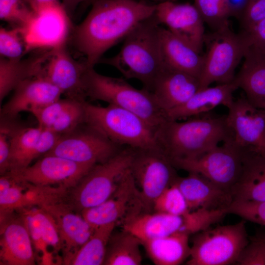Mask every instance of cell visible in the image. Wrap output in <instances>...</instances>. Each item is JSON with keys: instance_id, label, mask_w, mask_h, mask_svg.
I'll list each match as a JSON object with an SVG mask.
<instances>
[{"instance_id": "1", "label": "cell", "mask_w": 265, "mask_h": 265, "mask_svg": "<svg viewBox=\"0 0 265 265\" xmlns=\"http://www.w3.org/2000/svg\"><path fill=\"white\" fill-rule=\"evenodd\" d=\"M84 20L73 28L72 42L91 67L141 22L154 15L156 5L135 0H102L92 5Z\"/></svg>"}, {"instance_id": "2", "label": "cell", "mask_w": 265, "mask_h": 265, "mask_svg": "<svg viewBox=\"0 0 265 265\" xmlns=\"http://www.w3.org/2000/svg\"><path fill=\"white\" fill-rule=\"evenodd\" d=\"M156 135L159 147L170 160L197 158L234 138L227 115L207 113L183 122L168 119Z\"/></svg>"}, {"instance_id": "3", "label": "cell", "mask_w": 265, "mask_h": 265, "mask_svg": "<svg viewBox=\"0 0 265 265\" xmlns=\"http://www.w3.org/2000/svg\"><path fill=\"white\" fill-rule=\"evenodd\" d=\"M159 27L154 15L141 22L124 39L117 54L102 58L99 63L113 66L127 79L138 80L144 88L150 91L155 80L164 67Z\"/></svg>"}, {"instance_id": "4", "label": "cell", "mask_w": 265, "mask_h": 265, "mask_svg": "<svg viewBox=\"0 0 265 265\" xmlns=\"http://www.w3.org/2000/svg\"><path fill=\"white\" fill-rule=\"evenodd\" d=\"M84 108V124L114 144L133 149L159 147L156 130L133 112L113 105L101 106L86 101Z\"/></svg>"}, {"instance_id": "5", "label": "cell", "mask_w": 265, "mask_h": 265, "mask_svg": "<svg viewBox=\"0 0 265 265\" xmlns=\"http://www.w3.org/2000/svg\"><path fill=\"white\" fill-rule=\"evenodd\" d=\"M86 97L130 110L144 119L156 130L168 118L153 94L138 89L124 79L104 76L91 67L85 80Z\"/></svg>"}, {"instance_id": "6", "label": "cell", "mask_w": 265, "mask_h": 265, "mask_svg": "<svg viewBox=\"0 0 265 265\" xmlns=\"http://www.w3.org/2000/svg\"><path fill=\"white\" fill-rule=\"evenodd\" d=\"M132 157L133 149L128 147L95 165L68 190L63 201L79 213L104 202L113 194L130 169Z\"/></svg>"}, {"instance_id": "7", "label": "cell", "mask_w": 265, "mask_h": 265, "mask_svg": "<svg viewBox=\"0 0 265 265\" xmlns=\"http://www.w3.org/2000/svg\"><path fill=\"white\" fill-rule=\"evenodd\" d=\"M188 265L235 264L249 242L245 221L210 228L195 234Z\"/></svg>"}, {"instance_id": "8", "label": "cell", "mask_w": 265, "mask_h": 265, "mask_svg": "<svg viewBox=\"0 0 265 265\" xmlns=\"http://www.w3.org/2000/svg\"><path fill=\"white\" fill-rule=\"evenodd\" d=\"M209 39L207 53L199 78V89L214 82L222 84L233 81L235 70L244 54L240 34L235 33L228 22L215 29Z\"/></svg>"}, {"instance_id": "9", "label": "cell", "mask_w": 265, "mask_h": 265, "mask_svg": "<svg viewBox=\"0 0 265 265\" xmlns=\"http://www.w3.org/2000/svg\"><path fill=\"white\" fill-rule=\"evenodd\" d=\"M244 149L232 138L197 158L170 161L175 168L199 174L231 193L241 170Z\"/></svg>"}, {"instance_id": "10", "label": "cell", "mask_w": 265, "mask_h": 265, "mask_svg": "<svg viewBox=\"0 0 265 265\" xmlns=\"http://www.w3.org/2000/svg\"><path fill=\"white\" fill-rule=\"evenodd\" d=\"M132 149L130 170L143 207L148 212L178 175L175 168L159 147Z\"/></svg>"}, {"instance_id": "11", "label": "cell", "mask_w": 265, "mask_h": 265, "mask_svg": "<svg viewBox=\"0 0 265 265\" xmlns=\"http://www.w3.org/2000/svg\"><path fill=\"white\" fill-rule=\"evenodd\" d=\"M79 127L61 135L54 146L44 155H55L80 163L96 165L108 160L122 150L89 126L85 125L81 129Z\"/></svg>"}, {"instance_id": "12", "label": "cell", "mask_w": 265, "mask_h": 265, "mask_svg": "<svg viewBox=\"0 0 265 265\" xmlns=\"http://www.w3.org/2000/svg\"><path fill=\"white\" fill-rule=\"evenodd\" d=\"M95 165L80 163L55 155H44L23 171L8 174L17 181L44 186L74 187Z\"/></svg>"}, {"instance_id": "13", "label": "cell", "mask_w": 265, "mask_h": 265, "mask_svg": "<svg viewBox=\"0 0 265 265\" xmlns=\"http://www.w3.org/2000/svg\"><path fill=\"white\" fill-rule=\"evenodd\" d=\"M70 18L62 3L34 11L29 21L20 27L27 53L65 45L72 30Z\"/></svg>"}, {"instance_id": "14", "label": "cell", "mask_w": 265, "mask_h": 265, "mask_svg": "<svg viewBox=\"0 0 265 265\" xmlns=\"http://www.w3.org/2000/svg\"><path fill=\"white\" fill-rule=\"evenodd\" d=\"M91 67L85 61L75 60L68 52L66 44L51 49L41 76L58 87L67 98L85 101V80Z\"/></svg>"}, {"instance_id": "15", "label": "cell", "mask_w": 265, "mask_h": 265, "mask_svg": "<svg viewBox=\"0 0 265 265\" xmlns=\"http://www.w3.org/2000/svg\"><path fill=\"white\" fill-rule=\"evenodd\" d=\"M144 210L130 169L113 194L99 205L80 213L94 228L121 223L132 214Z\"/></svg>"}, {"instance_id": "16", "label": "cell", "mask_w": 265, "mask_h": 265, "mask_svg": "<svg viewBox=\"0 0 265 265\" xmlns=\"http://www.w3.org/2000/svg\"><path fill=\"white\" fill-rule=\"evenodd\" d=\"M158 23L200 53L205 41L204 21L195 5L167 0L156 5Z\"/></svg>"}, {"instance_id": "17", "label": "cell", "mask_w": 265, "mask_h": 265, "mask_svg": "<svg viewBox=\"0 0 265 265\" xmlns=\"http://www.w3.org/2000/svg\"><path fill=\"white\" fill-rule=\"evenodd\" d=\"M0 220V264L35 265L33 245L23 211L17 210Z\"/></svg>"}, {"instance_id": "18", "label": "cell", "mask_w": 265, "mask_h": 265, "mask_svg": "<svg viewBox=\"0 0 265 265\" xmlns=\"http://www.w3.org/2000/svg\"><path fill=\"white\" fill-rule=\"evenodd\" d=\"M228 108L227 119L235 141L240 146L265 151V110L242 96Z\"/></svg>"}, {"instance_id": "19", "label": "cell", "mask_w": 265, "mask_h": 265, "mask_svg": "<svg viewBox=\"0 0 265 265\" xmlns=\"http://www.w3.org/2000/svg\"><path fill=\"white\" fill-rule=\"evenodd\" d=\"M60 89L41 75L27 79L14 90L1 109V117L14 119L21 112L32 111L60 99Z\"/></svg>"}, {"instance_id": "20", "label": "cell", "mask_w": 265, "mask_h": 265, "mask_svg": "<svg viewBox=\"0 0 265 265\" xmlns=\"http://www.w3.org/2000/svg\"><path fill=\"white\" fill-rule=\"evenodd\" d=\"M199 89L198 78L164 66L155 80L150 92L166 113L185 103Z\"/></svg>"}, {"instance_id": "21", "label": "cell", "mask_w": 265, "mask_h": 265, "mask_svg": "<svg viewBox=\"0 0 265 265\" xmlns=\"http://www.w3.org/2000/svg\"><path fill=\"white\" fill-rule=\"evenodd\" d=\"M188 173L186 177L177 176L174 181L190 211L198 209L227 210L233 201L230 192L199 174Z\"/></svg>"}, {"instance_id": "22", "label": "cell", "mask_w": 265, "mask_h": 265, "mask_svg": "<svg viewBox=\"0 0 265 265\" xmlns=\"http://www.w3.org/2000/svg\"><path fill=\"white\" fill-rule=\"evenodd\" d=\"M39 207L47 211L55 221L61 241L63 257L79 249L95 229L80 213L74 211L63 200Z\"/></svg>"}, {"instance_id": "23", "label": "cell", "mask_w": 265, "mask_h": 265, "mask_svg": "<svg viewBox=\"0 0 265 265\" xmlns=\"http://www.w3.org/2000/svg\"><path fill=\"white\" fill-rule=\"evenodd\" d=\"M235 78L232 82L199 89L185 103L166 113L168 119H186L206 114L220 105L229 107L233 93L238 88Z\"/></svg>"}, {"instance_id": "24", "label": "cell", "mask_w": 265, "mask_h": 265, "mask_svg": "<svg viewBox=\"0 0 265 265\" xmlns=\"http://www.w3.org/2000/svg\"><path fill=\"white\" fill-rule=\"evenodd\" d=\"M231 194L233 200H265V151L244 148L241 170Z\"/></svg>"}, {"instance_id": "25", "label": "cell", "mask_w": 265, "mask_h": 265, "mask_svg": "<svg viewBox=\"0 0 265 265\" xmlns=\"http://www.w3.org/2000/svg\"><path fill=\"white\" fill-rule=\"evenodd\" d=\"M155 212L141 211L132 214L121 223L122 230L133 234L141 242L182 231L183 216Z\"/></svg>"}, {"instance_id": "26", "label": "cell", "mask_w": 265, "mask_h": 265, "mask_svg": "<svg viewBox=\"0 0 265 265\" xmlns=\"http://www.w3.org/2000/svg\"><path fill=\"white\" fill-rule=\"evenodd\" d=\"M159 33L164 66L187 73L199 79L204 65V55L202 56L167 28L159 26Z\"/></svg>"}, {"instance_id": "27", "label": "cell", "mask_w": 265, "mask_h": 265, "mask_svg": "<svg viewBox=\"0 0 265 265\" xmlns=\"http://www.w3.org/2000/svg\"><path fill=\"white\" fill-rule=\"evenodd\" d=\"M51 49L26 59L0 58V102L25 80L40 75Z\"/></svg>"}, {"instance_id": "28", "label": "cell", "mask_w": 265, "mask_h": 265, "mask_svg": "<svg viewBox=\"0 0 265 265\" xmlns=\"http://www.w3.org/2000/svg\"><path fill=\"white\" fill-rule=\"evenodd\" d=\"M5 125L9 133L10 144L9 168L6 174H14L27 168L38 158L36 144L42 128L39 126L18 127L10 122V120H7Z\"/></svg>"}, {"instance_id": "29", "label": "cell", "mask_w": 265, "mask_h": 265, "mask_svg": "<svg viewBox=\"0 0 265 265\" xmlns=\"http://www.w3.org/2000/svg\"><path fill=\"white\" fill-rule=\"evenodd\" d=\"M244 61L235 77L238 87L255 106L265 107V53L245 50Z\"/></svg>"}, {"instance_id": "30", "label": "cell", "mask_w": 265, "mask_h": 265, "mask_svg": "<svg viewBox=\"0 0 265 265\" xmlns=\"http://www.w3.org/2000/svg\"><path fill=\"white\" fill-rule=\"evenodd\" d=\"M190 235L178 231L167 236L142 242L151 261L157 265H178L188 258Z\"/></svg>"}, {"instance_id": "31", "label": "cell", "mask_w": 265, "mask_h": 265, "mask_svg": "<svg viewBox=\"0 0 265 265\" xmlns=\"http://www.w3.org/2000/svg\"><path fill=\"white\" fill-rule=\"evenodd\" d=\"M27 222L33 245L37 251L47 246L54 251L61 250V241L55 221L44 209L33 206L23 209Z\"/></svg>"}, {"instance_id": "32", "label": "cell", "mask_w": 265, "mask_h": 265, "mask_svg": "<svg viewBox=\"0 0 265 265\" xmlns=\"http://www.w3.org/2000/svg\"><path fill=\"white\" fill-rule=\"evenodd\" d=\"M116 223L96 228L89 238L73 253L63 257L67 265H101L104 264L107 244Z\"/></svg>"}, {"instance_id": "33", "label": "cell", "mask_w": 265, "mask_h": 265, "mask_svg": "<svg viewBox=\"0 0 265 265\" xmlns=\"http://www.w3.org/2000/svg\"><path fill=\"white\" fill-rule=\"evenodd\" d=\"M141 240L131 233L122 230L112 234L109 239L104 264L105 265H138L142 258Z\"/></svg>"}, {"instance_id": "34", "label": "cell", "mask_w": 265, "mask_h": 265, "mask_svg": "<svg viewBox=\"0 0 265 265\" xmlns=\"http://www.w3.org/2000/svg\"><path fill=\"white\" fill-rule=\"evenodd\" d=\"M153 209L155 212L179 216L190 212L183 194L174 181L155 200Z\"/></svg>"}, {"instance_id": "35", "label": "cell", "mask_w": 265, "mask_h": 265, "mask_svg": "<svg viewBox=\"0 0 265 265\" xmlns=\"http://www.w3.org/2000/svg\"><path fill=\"white\" fill-rule=\"evenodd\" d=\"M226 210L198 209L190 211L183 215L184 223L182 231L195 234L205 230L227 214Z\"/></svg>"}, {"instance_id": "36", "label": "cell", "mask_w": 265, "mask_h": 265, "mask_svg": "<svg viewBox=\"0 0 265 265\" xmlns=\"http://www.w3.org/2000/svg\"><path fill=\"white\" fill-rule=\"evenodd\" d=\"M194 5L204 22L215 29L228 22L231 13L229 0H195Z\"/></svg>"}, {"instance_id": "37", "label": "cell", "mask_w": 265, "mask_h": 265, "mask_svg": "<svg viewBox=\"0 0 265 265\" xmlns=\"http://www.w3.org/2000/svg\"><path fill=\"white\" fill-rule=\"evenodd\" d=\"M27 53L23 31L20 27L7 29L0 28V56L9 59H17Z\"/></svg>"}, {"instance_id": "38", "label": "cell", "mask_w": 265, "mask_h": 265, "mask_svg": "<svg viewBox=\"0 0 265 265\" xmlns=\"http://www.w3.org/2000/svg\"><path fill=\"white\" fill-rule=\"evenodd\" d=\"M34 11L24 0H0L1 20L22 27L32 17Z\"/></svg>"}, {"instance_id": "39", "label": "cell", "mask_w": 265, "mask_h": 265, "mask_svg": "<svg viewBox=\"0 0 265 265\" xmlns=\"http://www.w3.org/2000/svg\"><path fill=\"white\" fill-rule=\"evenodd\" d=\"M84 102L74 100L49 129L62 135L70 132L80 125L84 124Z\"/></svg>"}, {"instance_id": "40", "label": "cell", "mask_w": 265, "mask_h": 265, "mask_svg": "<svg viewBox=\"0 0 265 265\" xmlns=\"http://www.w3.org/2000/svg\"><path fill=\"white\" fill-rule=\"evenodd\" d=\"M226 212L265 226V200H233Z\"/></svg>"}, {"instance_id": "41", "label": "cell", "mask_w": 265, "mask_h": 265, "mask_svg": "<svg viewBox=\"0 0 265 265\" xmlns=\"http://www.w3.org/2000/svg\"><path fill=\"white\" fill-rule=\"evenodd\" d=\"M74 100L67 98L65 99H60L31 113L37 120L38 126L43 129H50L62 113Z\"/></svg>"}, {"instance_id": "42", "label": "cell", "mask_w": 265, "mask_h": 265, "mask_svg": "<svg viewBox=\"0 0 265 265\" xmlns=\"http://www.w3.org/2000/svg\"><path fill=\"white\" fill-rule=\"evenodd\" d=\"M235 265H265V239H255L248 242Z\"/></svg>"}, {"instance_id": "43", "label": "cell", "mask_w": 265, "mask_h": 265, "mask_svg": "<svg viewBox=\"0 0 265 265\" xmlns=\"http://www.w3.org/2000/svg\"><path fill=\"white\" fill-rule=\"evenodd\" d=\"M245 50L265 53V19L240 34Z\"/></svg>"}, {"instance_id": "44", "label": "cell", "mask_w": 265, "mask_h": 265, "mask_svg": "<svg viewBox=\"0 0 265 265\" xmlns=\"http://www.w3.org/2000/svg\"><path fill=\"white\" fill-rule=\"evenodd\" d=\"M265 19V0H249L242 17L244 30Z\"/></svg>"}, {"instance_id": "45", "label": "cell", "mask_w": 265, "mask_h": 265, "mask_svg": "<svg viewBox=\"0 0 265 265\" xmlns=\"http://www.w3.org/2000/svg\"><path fill=\"white\" fill-rule=\"evenodd\" d=\"M10 152V138L8 131L3 127L0 129V174H5L8 170Z\"/></svg>"}, {"instance_id": "46", "label": "cell", "mask_w": 265, "mask_h": 265, "mask_svg": "<svg viewBox=\"0 0 265 265\" xmlns=\"http://www.w3.org/2000/svg\"><path fill=\"white\" fill-rule=\"evenodd\" d=\"M62 4L71 18L79 5H82L87 0H61Z\"/></svg>"}, {"instance_id": "47", "label": "cell", "mask_w": 265, "mask_h": 265, "mask_svg": "<svg viewBox=\"0 0 265 265\" xmlns=\"http://www.w3.org/2000/svg\"><path fill=\"white\" fill-rule=\"evenodd\" d=\"M60 0H30L29 5L34 11L48 6L61 4Z\"/></svg>"}, {"instance_id": "48", "label": "cell", "mask_w": 265, "mask_h": 265, "mask_svg": "<svg viewBox=\"0 0 265 265\" xmlns=\"http://www.w3.org/2000/svg\"><path fill=\"white\" fill-rule=\"evenodd\" d=\"M100 0H87L85 3L81 5V7L83 9H84V8L87 7L88 6L92 5L93 3Z\"/></svg>"}, {"instance_id": "49", "label": "cell", "mask_w": 265, "mask_h": 265, "mask_svg": "<svg viewBox=\"0 0 265 265\" xmlns=\"http://www.w3.org/2000/svg\"><path fill=\"white\" fill-rule=\"evenodd\" d=\"M24 0L29 5L30 0Z\"/></svg>"}, {"instance_id": "50", "label": "cell", "mask_w": 265, "mask_h": 265, "mask_svg": "<svg viewBox=\"0 0 265 265\" xmlns=\"http://www.w3.org/2000/svg\"><path fill=\"white\" fill-rule=\"evenodd\" d=\"M264 109H265V107L264 108Z\"/></svg>"}, {"instance_id": "51", "label": "cell", "mask_w": 265, "mask_h": 265, "mask_svg": "<svg viewBox=\"0 0 265 265\" xmlns=\"http://www.w3.org/2000/svg\"></svg>"}]
</instances>
